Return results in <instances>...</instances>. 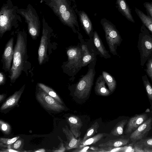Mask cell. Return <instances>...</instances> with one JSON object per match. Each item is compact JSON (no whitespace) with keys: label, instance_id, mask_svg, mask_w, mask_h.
<instances>
[{"label":"cell","instance_id":"1","mask_svg":"<svg viewBox=\"0 0 152 152\" xmlns=\"http://www.w3.org/2000/svg\"><path fill=\"white\" fill-rule=\"evenodd\" d=\"M44 1L63 24L71 28L75 33L79 31L75 11L76 4L72 6L71 1L69 0H44Z\"/></svg>","mask_w":152,"mask_h":152},{"label":"cell","instance_id":"2","mask_svg":"<svg viewBox=\"0 0 152 152\" xmlns=\"http://www.w3.org/2000/svg\"><path fill=\"white\" fill-rule=\"evenodd\" d=\"M27 34L24 31H20L17 35L14 49L12 65L10 70V78L13 83L19 77L23 69L27 56Z\"/></svg>","mask_w":152,"mask_h":152},{"label":"cell","instance_id":"3","mask_svg":"<svg viewBox=\"0 0 152 152\" xmlns=\"http://www.w3.org/2000/svg\"><path fill=\"white\" fill-rule=\"evenodd\" d=\"M19 8L14 5L11 0H7L1 7L0 11V36L1 38L7 31L11 29L12 26L21 22V18L17 12Z\"/></svg>","mask_w":152,"mask_h":152},{"label":"cell","instance_id":"4","mask_svg":"<svg viewBox=\"0 0 152 152\" xmlns=\"http://www.w3.org/2000/svg\"><path fill=\"white\" fill-rule=\"evenodd\" d=\"M96 59L89 63L87 73L79 80L76 85L74 94L79 98H86L91 91L96 74Z\"/></svg>","mask_w":152,"mask_h":152},{"label":"cell","instance_id":"5","mask_svg":"<svg viewBox=\"0 0 152 152\" xmlns=\"http://www.w3.org/2000/svg\"><path fill=\"white\" fill-rule=\"evenodd\" d=\"M17 11L24 18L29 35L33 39H36L39 35L40 22L35 9L31 4H28L26 9L18 8Z\"/></svg>","mask_w":152,"mask_h":152},{"label":"cell","instance_id":"6","mask_svg":"<svg viewBox=\"0 0 152 152\" xmlns=\"http://www.w3.org/2000/svg\"><path fill=\"white\" fill-rule=\"evenodd\" d=\"M137 47L140 55V65L143 66L152 56V34L143 24L139 35Z\"/></svg>","mask_w":152,"mask_h":152},{"label":"cell","instance_id":"7","mask_svg":"<svg viewBox=\"0 0 152 152\" xmlns=\"http://www.w3.org/2000/svg\"><path fill=\"white\" fill-rule=\"evenodd\" d=\"M100 23L104 31L110 52L114 56L117 55V47L123 40L119 32L113 23L105 18L102 19Z\"/></svg>","mask_w":152,"mask_h":152},{"label":"cell","instance_id":"8","mask_svg":"<svg viewBox=\"0 0 152 152\" xmlns=\"http://www.w3.org/2000/svg\"><path fill=\"white\" fill-rule=\"evenodd\" d=\"M68 61L65 66L69 72L70 75L73 77L82 67V54L80 46L69 47L67 50Z\"/></svg>","mask_w":152,"mask_h":152},{"label":"cell","instance_id":"9","mask_svg":"<svg viewBox=\"0 0 152 152\" xmlns=\"http://www.w3.org/2000/svg\"><path fill=\"white\" fill-rule=\"evenodd\" d=\"M42 35L38 52V61L40 65L43 64L47 58L49 36L52 31L51 28L46 22L44 16L42 18Z\"/></svg>","mask_w":152,"mask_h":152},{"label":"cell","instance_id":"10","mask_svg":"<svg viewBox=\"0 0 152 152\" xmlns=\"http://www.w3.org/2000/svg\"><path fill=\"white\" fill-rule=\"evenodd\" d=\"M36 96L39 103L48 110L59 112L65 109L64 106L49 96L41 88L40 90L39 89Z\"/></svg>","mask_w":152,"mask_h":152},{"label":"cell","instance_id":"11","mask_svg":"<svg viewBox=\"0 0 152 152\" xmlns=\"http://www.w3.org/2000/svg\"><path fill=\"white\" fill-rule=\"evenodd\" d=\"M78 35V38L80 42L82 54V67L89 64L91 61L96 59V55L97 52L94 50L90 51L87 46V42L83 39L81 34L78 31L77 33Z\"/></svg>","mask_w":152,"mask_h":152},{"label":"cell","instance_id":"12","mask_svg":"<svg viewBox=\"0 0 152 152\" xmlns=\"http://www.w3.org/2000/svg\"><path fill=\"white\" fill-rule=\"evenodd\" d=\"M13 43L14 38L11 37L6 44L2 55L3 67L6 71L10 70L11 68L14 55Z\"/></svg>","mask_w":152,"mask_h":152},{"label":"cell","instance_id":"13","mask_svg":"<svg viewBox=\"0 0 152 152\" xmlns=\"http://www.w3.org/2000/svg\"><path fill=\"white\" fill-rule=\"evenodd\" d=\"M152 123V118H148L131 134L129 137L131 140L134 142L142 139L151 129Z\"/></svg>","mask_w":152,"mask_h":152},{"label":"cell","instance_id":"14","mask_svg":"<svg viewBox=\"0 0 152 152\" xmlns=\"http://www.w3.org/2000/svg\"><path fill=\"white\" fill-rule=\"evenodd\" d=\"M147 114L143 113L136 115L128 121L125 133H129L134 131L148 118Z\"/></svg>","mask_w":152,"mask_h":152},{"label":"cell","instance_id":"15","mask_svg":"<svg viewBox=\"0 0 152 152\" xmlns=\"http://www.w3.org/2000/svg\"><path fill=\"white\" fill-rule=\"evenodd\" d=\"M75 11L77 13L81 26L86 34L91 39L93 37L94 32L92 23L87 14L83 10Z\"/></svg>","mask_w":152,"mask_h":152},{"label":"cell","instance_id":"16","mask_svg":"<svg viewBox=\"0 0 152 152\" xmlns=\"http://www.w3.org/2000/svg\"><path fill=\"white\" fill-rule=\"evenodd\" d=\"M62 129L67 139L65 145L66 150H69L79 147L82 140L80 138L78 139L76 138L67 125L63 127Z\"/></svg>","mask_w":152,"mask_h":152},{"label":"cell","instance_id":"17","mask_svg":"<svg viewBox=\"0 0 152 152\" xmlns=\"http://www.w3.org/2000/svg\"><path fill=\"white\" fill-rule=\"evenodd\" d=\"M70 131L75 137L77 138L81 134L80 129L83 126V123L80 118L75 115H71L67 118Z\"/></svg>","mask_w":152,"mask_h":152},{"label":"cell","instance_id":"18","mask_svg":"<svg viewBox=\"0 0 152 152\" xmlns=\"http://www.w3.org/2000/svg\"><path fill=\"white\" fill-rule=\"evenodd\" d=\"M116 4L118 11L129 21L135 23L131 10L126 0H116Z\"/></svg>","mask_w":152,"mask_h":152},{"label":"cell","instance_id":"19","mask_svg":"<svg viewBox=\"0 0 152 152\" xmlns=\"http://www.w3.org/2000/svg\"><path fill=\"white\" fill-rule=\"evenodd\" d=\"M25 87V85H24L20 90L15 92L9 97L2 105L1 110H2L10 108L16 105L23 92Z\"/></svg>","mask_w":152,"mask_h":152},{"label":"cell","instance_id":"20","mask_svg":"<svg viewBox=\"0 0 152 152\" xmlns=\"http://www.w3.org/2000/svg\"><path fill=\"white\" fill-rule=\"evenodd\" d=\"M106 83L102 75H99L95 83L94 90L96 94L102 96H107L110 94L111 92L107 88Z\"/></svg>","mask_w":152,"mask_h":152},{"label":"cell","instance_id":"21","mask_svg":"<svg viewBox=\"0 0 152 152\" xmlns=\"http://www.w3.org/2000/svg\"><path fill=\"white\" fill-rule=\"evenodd\" d=\"M93 37L94 45L101 56L105 59L111 58L110 55L105 48L102 40L96 31H94Z\"/></svg>","mask_w":152,"mask_h":152},{"label":"cell","instance_id":"22","mask_svg":"<svg viewBox=\"0 0 152 152\" xmlns=\"http://www.w3.org/2000/svg\"><path fill=\"white\" fill-rule=\"evenodd\" d=\"M134 10L142 23L152 34V18L136 7L135 8Z\"/></svg>","mask_w":152,"mask_h":152},{"label":"cell","instance_id":"23","mask_svg":"<svg viewBox=\"0 0 152 152\" xmlns=\"http://www.w3.org/2000/svg\"><path fill=\"white\" fill-rule=\"evenodd\" d=\"M129 142V139L124 138H118L110 140L107 142L100 144L99 146H109L116 148L120 147L127 145Z\"/></svg>","mask_w":152,"mask_h":152},{"label":"cell","instance_id":"24","mask_svg":"<svg viewBox=\"0 0 152 152\" xmlns=\"http://www.w3.org/2000/svg\"><path fill=\"white\" fill-rule=\"evenodd\" d=\"M102 75L111 93L113 92L115 90L117 83L114 77L107 72H102Z\"/></svg>","mask_w":152,"mask_h":152},{"label":"cell","instance_id":"25","mask_svg":"<svg viewBox=\"0 0 152 152\" xmlns=\"http://www.w3.org/2000/svg\"><path fill=\"white\" fill-rule=\"evenodd\" d=\"M38 85L39 88L49 96L53 98L60 103H63L60 97L52 88L43 83H38Z\"/></svg>","mask_w":152,"mask_h":152},{"label":"cell","instance_id":"26","mask_svg":"<svg viewBox=\"0 0 152 152\" xmlns=\"http://www.w3.org/2000/svg\"><path fill=\"white\" fill-rule=\"evenodd\" d=\"M107 135V134L104 133L98 134L93 137H90L81 142L79 147H82L93 144L100 140L103 137Z\"/></svg>","mask_w":152,"mask_h":152},{"label":"cell","instance_id":"27","mask_svg":"<svg viewBox=\"0 0 152 152\" xmlns=\"http://www.w3.org/2000/svg\"><path fill=\"white\" fill-rule=\"evenodd\" d=\"M127 121V120L124 119L118 122L111 130V133L115 136L121 135L123 133L124 127Z\"/></svg>","mask_w":152,"mask_h":152},{"label":"cell","instance_id":"28","mask_svg":"<svg viewBox=\"0 0 152 152\" xmlns=\"http://www.w3.org/2000/svg\"><path fill=\"white\" fill-rule=\"evenodd\" d=\"M142 79L146 94L149 101L152 102V86L150 82L147 75L142 76Z\"/></svg>","mask_w":152,"mask_h":152},{"label":"cell","instance_id":"29","mask_svg":"<svg viewBox=\"0 0 152 152\" xmlns=\"http://www.w3.org/2000/svg\"><path fill=\"white\" fill-rule=\"evenodd\" d=\"M99 125L97 122H95L87 130L81 142L91 137L97 132Z\"/></svg>","mask_w":152,"mask_h":152},{"label":"cell","instance_id":"30","mask_svg":"<svg viewBox=\"0 0 152 152\" xmlns=\"http://www.w3.org/2000/svg\"><path fill=\"white\" fill-rule=\"evenodd\" d=\"M19 137V136H18L12 139L1 138L0 139V146L4 148L8 147L15 142Z\"/></svg>","mask_w":152,"mask_h":152},{"label":"cell","instance_id":"31","mask_svg":"<svg viewBox=\"0 0 152 152\" xmlns=\"http://www.w3.org/2000/svg\"><path fill=\"white\" fill-rule=\"evenodd\" d=\"M146 62V69L145 70L152 82V56L148 58Z\"/></svg>","mask_w":152,"mask_h":152},{"label":"cell","instance_id":"32","mask_svg":"<svg viewBox=\"0 0 152 152\" xmlns=\"http://www.w3.org/2000/svg\"><path fill=\"white\" fill-rule=\"evenodd\" d=\"M0 127L1 130L5 134H8L10 133L11 127L7 123L0 120Z\"/></svg>","mask_w":152,"mask_h":152},{"label":"cell","instance_id":"33","mask_svg":"<svg viewBox=\"0 0 152 152\" xmlns=\"http://www.w3.org/2000/svg\"><path fill=\"white\" fill-rule=\"evenodd\" d=\"M136 143L141 145L145 147H152V137L143 140L141 139Z\"/></svg>","mask_w":152,"mask_h":152},{"label":"cell","instance_id":"34","mask_svg":"<svg viewBox=\"0 0 152 152\" xmlns=\"http://www.w3.org/2000/svg\"><path fill=\"white\" fill-rule=\"evenodd\" d=\"M143 5L147 15L152 18V2H145Z\"/></svg>","mask_w":152,"mask_h":152},{"label":"cell","instance_id":"35","mask_svg":"<svg viewBox=\"0 0 152 152\" xmlns=\"http://www.w3.org/2000/svg\"><path fill=\"white\" fill-rule=\"evenodd\" d=\"M90 147L88 146L83 147H78L75 148V150L73 151L72 152H85L91 151V150H89Z\"/></svg>","mask_w":152,"mask_h":152},{"label":"cell","instance_id":"36","mask_svg":"<svg viewBox=\"0 0 152 152\" xmlns=\"http://www.w3.org/2000/svg\"><path fill=\"white\" fill-rule=\"evenodd\" d=\"M143 146L141 145L135 144L133 145V149L134 152H144V151L143 149Z\"/></svg>","mask_w":152,"mask_h":152},{"label":"cell","instance_id":"37","mask_svg":"<svg viewBox=\"0 0 152 152\" xmlns=\"http://www.w3.org/2000/svg\"><path fill=\"white\" fill-rule=\"evenodd\" d=\"M60 139L61 142L60 144L59 147L56 150L53 151L57 152H64L66 150V148L64 146L62 140H61L60 138Z\"/></svg>","mask_w":152,"mask_h":152},{"label":"cell","instance_id":"38","mask_svg":"<svg viewBox=\"0 0 152 152\" xmlns=\"http://www.w3.org/2000/svg\"><path fill=\"white\" fill-rule=\"evenodd\" d=\"M6 77L4 74L2 72L0 73V85H3L5 83Z\"/></svg>","mask_w":152,"mask_h":152},{"label":"cell","instance_id":"39","mask_svg":"<svg viewBox=\"0 0 152 152\" xmlns=\"http://www.w3.org/2000/svg\"><path fill=\"white\" fill-rule=\"evenodd\" d=\"M22 142V141L20 140L16 141L14 144L13 148L15 149H18L21 145Z\"/></svg>","mask_w":152,"mask_h":152},{"label":"cell","instance_id":"40","mask_svg":"<svg viewBox=\"0 0 152 152\" xmlns=\"http://www.w3.org/2000/svg\"><path fill=\"white\" fill-rule=\"evenodd\" d=\"M3 150L1 151L0 152H18L19 151L15 150H13V149H10V148H8L7 149H2Z\"/></svg>","mask_w":152,"mask_h":152},{"label":"cell","instance_id":"41","mask_svg":"<svg viewBox=\"0 0 152 152\" xmlns=\"http://www.w3.org/2000/svg\"><path fill=\"white\" fill-rule=\"evenodd\" d=\"M145 152H152V147H145L143 148Z\"/></svg>","mask_w":152,"mask_h":152},{"label":"cell","instance_id":"42","mask_svg":"<svg viewBox=\"0 0 152 152\" xmlns=\"http://www.w3.org/2000/svg\"><path fill=\"white\" fill-rule=\"evenodd\" d=\"M45 150L44 149H40L35 151L36 152H45Z\"/></svg>","mask_w":152,"mask_h":152},{"label":"cell","instance_id":"43","mask_svg":"<svg viewBox=\"0 0 152 152\" xmlns=\"http://www.w3.org/2000/svg\"><path fill=\"white\" fill-rule=\"evenodd\" d=\"M4 95L1 94L0 95V102L4 98Z\"/></svg>","mask_w":152,"mask_h":152},{"label":"cell","instance_id":"44","mask_svg":"<svg viewBox=\"0 0 152 152\" xmlns=\"http://www.w3.org/2000/svg\"><path fill=\"white\" fill-rule=\"evenodd\" d=\"M150 112V110L149 108H147L145 111V112L146 113Z\"/></svg>","mask_w":152,"mask_h":152},{"label":"cell","instance_id":"45","mask_svg":"<svg viewBox=\"0 0 152 152\" xmlns=\"http://www.w3.org/2000/svg\"><path fill=\"white\" fill-rule=\"evenodd\" d=\"M71 2H72L74 4H75V0H69Z\"/></svg>","mask_w":152,"mask_h":152}]
</instances>
